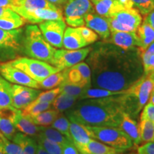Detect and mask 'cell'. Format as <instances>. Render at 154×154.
Here are the masks:
<instances>
[{
    "label": "cell",
    "mask_w": 154,
    "mask_h": 154,
    "mask_svg": "<svg viewBox=\"0 0 154 154\" xmlns=\"http://www.w3.org/2000/svg\"><path fill=\"white\" fill-rule=\"evenodd\" d=\"M87 44L77 28L66 27L63 38V47L66 49L76 50L82 49Z\"/></svg>",
    "instance_id": "44dd1931"
},
{
    "label": "cell",
    "mask_w": 154,
    "mask_h": 154,
    "mask_svg": "<svg viewBox=\"0 0 154 154\" xmlns=\"http://www.w3.org/2000/svg\"><path fill=\"white\" fill-rule=\"evenodd\" d=\"M51 103H52L51 102H38V103L32 102L27 106L22 109V113L24 116L32 118L38 115V113L51 109Z\"/></svg>",
    "instance_id": "d590c367"
},
{
    "label": "cell",
    "mask_w": 154,
    "mask_h": 154,
    "mask_svg": "<svg viewBox=\"0 0 154 154\" xmlns=\"http://www.w3.org/2000/svg\"><path fill=\"white\" fill-rule=\"evenodd\" d=\"M119 128H121L129 136L134 143V146L138 147V145L141 143L138 125L128 113L126 112L123 113Z\"/></svg>",
    "instance_id": "7402d4cb"
},
{
    "label": "cell",
    "mask_w": 154,
    "mask_h": 154,
    "mask_svg": "<svg viewBox=\"0 0 154 154\" xmlns=\"http://www.w3.org/2000/svg\"><path fill=\"white\" fill-rule=\"evenodd\" d=\"M38 28L47 42L55 48L63 47V38L66 24L63 19L49 20L40 23Z\"/></svg>",
    "instance_id": "9c48e42d"
},
{
    "label": "cell",
    "mask_w": 154,
    "mask_h": 154,
    "mask_svg": "<svg viewBox=\"0 0 154 154\" xmlns=\"http://www.w3.org/2000/svg\"><path fill=\"white\" fill-rule=\"evenodd\" d=\"M91 2L97 14L103 17H109L124 9L119 0H91Z\"/></svg>",
    "instance_id": "603a6c76"
},
{
    "label": "cell",
    "mask_w": 154,
    "mask_h": 154,
    "mask_svg": "<svg viewBox=\"0 0 154 154\" xmlns=\"http://www.w3.org/2000/svg\"><path fill=\"white\" fill-rule=\"evenodd\" d=\"M77 29L79 31L80 34H82V37L84 38V40H85L87 45L93 44L95 42L97 41L98 34H96L95 32H94L93 30H91V29L88 28L87 26H84L77 27Z\"/></svg>",
    "instance_id": "7bdbcfd3"
},
{
    "label": "cell",
    "mask_w": 154,
    "mask_h": 154,
    "mask_svg": "<svg viewBox=\"0 0 154 154\" xmlns=\"http://www.w3.org/2000/svg\"><path fill=\"white\" fill-rule=\"evenodd\" d=\"M149 102H151V103H152L153 104H154V88L151 91V96H150Z\"/></svg>",
    "instance_id": "6f0895ef"
},
{
    "label": "cell",
    "mask_w": 154,
    "mask_h": 154,
    "mask_svg": "<svg viewBox=\"0 0 154 154\" xmlns=\"http://www.w3.org/2000/svg\"><path fill=\"white\" fill-rule=\"evenodd\" d=\"M0 74L12 84L29 86L39 89L38 83L32 79L24 72L11 66L9 62L0 63Z\"/></svg>",
    "instance_id": "7c38bea8"
},
{
    "label": "cell",
    "mask_w": 154,
    "mask_h": 154,
    "mask_svg": "<svg viewBox=\"0 0 154 154\" xmlns=\"http://www.w3.org/2000/svg\"><path fill=\"white\" fill-rule=\"evenodd\" d=\"M62 71L64 82L83 88L91 86V73L88 63L82 61Z\"/></svg>",
    "instance_id": "8fae6325"
},
{
    "label": "cell",
    "mask_w": 154,
    "mask_h": 154,
    "mask_svg": "<svg viewBox=\"0 0 154 154\" xmlns=\"http://www.w3.org/2000/svg\"><path fill=\"white\" fill-rule=\"evenodd\" d=\"M138 128L141 143L154 141V122L148 119H140Z\"/></svg>",
    "instance_id": "d6a6232c"
},
{
    "label": "cell",
    "mask_w": 154,
    "mask_h": 154,
    "mask_svg": "<svg viewBox=\"0 0 154 154\" xmlns=\"http://www.w3.org/2000/svg\"><path fill=\"white\" fill-rule=\"evenodd\" d=\"M61 93L60 88L59 87H57L52 89L47 90V91L41 92L37 98L34 100V103H38V102H51L52 103L55 98Z\"/></svg>",
    "instance_id": "60d3db41"
},
{
    "label": "cell",
    "mask_w": 154,
    "mask_h": 154,
    "mask_svg": "<svg viewBox=\"0 0 154 154\" xmlns=\"http://www.w3.org/2000/svg\"><path fill=\"white\" fill-rule=\"evenodd\" d=\"M12 7L23 9L59 8L47 0H14Z\"/></svg>",
    "instance_id": "83f0119b"
},
{
    "label": "cell",
    "mask_w": 154,
    "mask_h": 154,
    "mask_svg": "<svg viewBox=\"0 0 154 154\" xmlns=\"http://www.w3.org/2000/svg\"><path fill=\"white\" fill-rule=\"evenodd\" d=\"M91 0H66L64 7L65 21L72 27H79L85 24L84 17L94 12Z\"/></svg>",
    "instance_id": "52a82bcc"
},
{
    "label": "cell",
    "mask_w": 154,
    "mask_h": 154,
    "mask_svg": "<svg viewBox=\"0 0 154 154\" xmlns=\"http://www.w3.org/2000/svg\"><path fill=\"white\" fill-rule=\"evenodd\" d=\"M11 9L24 18L25 21L32 24L42 23L49 20L63 19L62 11L59 8L23 9L11 7Z\"/></svg>",
    "instance_id": "30bf717a"
},
{
    "label": "cell",
    "mask_w": 154,
    "mask_h": 154,
    "mask_svg": "<svg viewBox=\"0 0 154 154\" xmlns=\"http://www.w3.org/2000/svg\"><path fill=\"white\" fill-rule=\"evenodd\" d=\"M111 42L121 49L129 50L139 47V38L136 32H111Z\"/></svg>",
    "instance_id": "ac0fdd59"
},
{
    "label": "cell",
    "mask_w": 154,
    "mask_h": 154,
    "mask_svg": "<svg viewBox=\"0 0 154 154\" xmlns=\"http://www.w3.org/2000/svg\"><path fill=\"white\" fill-rule=\"evenodd\" d=\"M64 81V74L63 71L51 74L50 76L44 79L43 81L38 82L40 88L49 90L57 88Z\"/></svg>",
    "instance_id": "e575fe53"
},
{
    "label": "cell",
    "mask_w": 154,
    "mask_h": 154,
    "mask_svg": "<svg viewBox=\"0 0 154 154\" xmlns=\"http://www.w3.org/2000/svg\"><path fill=\"white\" fill-rule=\"evenodd\" d=\"M134 7L143 15H146L154 10V0H131Z\"/></svg>",
    "instance_id": "ab89813d"
},
{
    "label": "cell",
    "mask_w": 154,
    "mask_h": 154,
    "mask_svg": "<svg viewBox=\"0 0 154 154\" xmlns=\"http://www.w3.org/2000/svg\"><path fill=\"white\" fill-rule=\"evenodd\" d=\"M14 0H0V7H12Z\"/></svg>",
    "instance_id": "f5cc1de1"
},
{
    "label": "cell",
    "mask_w": 154,
    "mask_h": 154,
    "mask_svg": "<svg viewBox=\"0 0 154 154\" xmlns=\"http://www.w3.org/2000/svg\"><path fill=\"white\" fill-rule=\"evenodd\" d=\"M61 154H80V153L73 141H69V143L62 146Z\"/></svg>",
    "instance_id": "7dc6e473"
},
{
    "label": "cell",
    "mask_w": 154,
    "mask_h": 154,
    "mask_svg": "<svg viewBox=\"0 0 154 154\" xmlns=\"http://www.w3.org/2000/svg\"><path fill=\"white\" fill-rule=\"evenodd\" d=\"M117 20L127 32H136L142 22V17L136 8L124 9L111 16Z\"/></svg>",
    "instance_id": "9a60e30c"
},
{
    "label": "cell",
    "mask_w": 154,
    "mask_h": 154,
    "mask_svg": "<svg viewBox=\"0 0 154 154\" xmlns=\"http://www.w3.org/2000/svg\"><path fill=\"white\" fill-rule=\"evenodd\" d=\"M36 141L38 145L42 146L46 151L49 154H61L62 153V146L52 140L43 137V136H36Z\"/></svg>",
    "instance_id": "8d00e7d4"
},
{
    "label": "cell",
    "mask_w": 154,
    "mask_h": 154,
    "mask_svg": "<svg viewBox=\"0 0 154 154\" xmlns=\"http://www.w3.org/2000/svg\"><path fill=\"white\" fill-rule=\"evenodd\" d=\"M88 55L91 86L124 91L143 75L140 53L136 48L125 50L116 46L100 44Z\"/></svg>",
    "instance_id": "6da1fadb"
},
{
    "label": "cell",
    "mask_w": 154,
    "mask_h": 154,
    "mask_svg": "<svg viewBox=\"0 0 154 154\" xmlns=\"http://www.w3.org/2000/svg\"><path fill=\"white\" fill-rule=\"evenodd\" d=\"M127 154H136V153H127Z\"/></svg>",
    "instance_id": "94428289"
},
{
    "label": "cell",
    "mask_w": 154,
    "mask_h": 154,
    "mask_svg": "<svg viewBox=\"0 0 154 154\" xmlns=\"http://www.w3.org/2000/svg\"><path fill=\"white\" fill-rule=\"evenodd\" d=\"M86 88L84 90L83 93L79 97V99H101V98L110 97V96H115L121 95L125 93V91H113L110 90L104 89L101 88Z\"/></svg>",
    "instance_id": "4316f807"
},
{
    "label": "cell",
    "mask_w": 154,
    "mask_h": 154,
    "mask_svg": "<svg viewBox=\"0 0 154 154\" xmlns=\"http://www.w3.org/2000/svg\"><path fill=\"white\" fill-rule=\"evenodd\" d=\"M17 109L9 106L0 109V132L9 140H12L16 134L14 118Z\"/></svg>",
    "instance_id": "2e32d148"
},
{
    "label": "cell",
    "mask_w": 154,
    "mask_h": 154,
    "mask_svg": "<svg viewBox=\"0 0 154 154\" xmlns=\"http://www.w3.org/2000/svg\"><path fill=\"white\" fill-rule=\"evenodd\" d=\"M0 154H7L5 149V146H4L2 140L0 138Z\"/></svg>",
    "instance_id": "9f6ffc18"
},
{
    "label": "cell",
    "mask_w": 154,
    "mask_h": 154,
    "mask_svg": "<svg viewBox=\"0 0 154 154\" xmlns=\"http://www.w3.org/2000/svg\"><path fill=\"white\" fill-rule=\"evenodd\" d=\"M17 14V13L13 11L10 7H0V17H13Z\"/></svg>",
    "instance_id": "681fc988"
},
{
    "label": "cell",
    "mask_w": 154,
    "mask_h": 154,
    "mask_svg": "<svg viewBox=\"0 0 154 154\" xmlns=\"http://www.w3.org/2000/svg\"><path fill=\"white\" fill-rule=\"evenodd\" d=\"M122 5L124 6V9H131L134 8V3L131 0H119Z\"/></svg>",
    "instance_id": "816d5d0a"
},
{
    "label": "cell",
    "mask_w": 154,
    "mask_h": 154,
    "mask_svg": "<svg viewBox=\"0 0 154 154\" xmlns=\"http://www.w3.org/2000/svg\"><path fill=\"white\" fill-rule=\"evenodd\" d=\"M69 126H70V121L65 116H58L56 120L51 124V127L57 130L61 134L66 136L67 138H71L70 131H69Z\"/></svg>",
    "instance_id": "74e56055"
},
{
    "label": "cell",
    "mask_w": 154,
    "mask_h": 154,
    "mask_svg": "<svg viewBox=\"0 0 154 154\" xmlns=\"http://www.w3.org/2000/svg\"><path fill=\"white\" fill-rule=\"evenodd\" d=\"M23 53L32 59L51 63L56 49L42 35L36 25H28L22 36Z\"/></svg>",
    "instance_id": "3957f363"
},
{
    "label": "cell",
    "mask_w": 154,
    "mask_h": 154,
    "mask_svg": "<svg viewBox=\"0 0 154 154\" xmlns=\"http://www.w3.org/2000/svg\"><path fill=\"white\" fill-rule=\"evenodd\" d=\"M154 82L149 75L143 74L121 95L125 112L136 116L149 101Z\"/></svg>",
    "instance_id": "277c9868"
},
{
    "label": "cell",
    "mask_w": 154,
    "mask_h": 154,
    "mask_svg": "<svg viewBox=\"0 0 154 154\" xmlns=\"http://www.w3.org/2000/svg\"><path fill=\"white\" fill-rule=\"evenodd\" d=\"M14 124L19 132L30 136H36L40 131V126L34 124L30 117L23 114L19 109H17L15 112Z\"/></svg>",
    "instance_id": "d6986e66"
},
{
    "label": "cell",
    "mask_w": 154,
    "mask_h": 154,
    "mask_svg": "<svg viewBox=\"0 0 154 154\" xmlns=\"http://www.w3.org/2000/svg\"><path fill=\"white\" fill-rule=\"evenodd\" d=\"M49 2L53 4V5L57 6L63 5V4L66 3V0H47Z\"/></svg>",
    "instance_id": "db71d44e"
},
{
    "label": "cell",
    "mask_w": 154,
    "mask_h": 154,
    "mask_svg": "<svg viewBox=\"0 0 154 154\" xmlns=\"http://www.w3.org/2000/svg\"><path fill=\"white\" fill-rule=\"evenodd\" d=\"M121 95L83 99L67 113L69 120L91 127H119L125 112Z\"/></svg>",
    "instance_id": "7a4b0ae2"
},
{
    "label": "cell",
    "mask_w": 154,
    "mask_h": 154,
    "mask_svg": "<svg viewBox=\"0 0 154 154\" xmlns=\"http://www.w3.org/2000/svg\"><path fill=\"white\" fill-rule=\"evenodd\" d=\"M76 148L79 152L88 154H119L121 152L93 138L85 145Z\"/></svg>",
    "instance_id": "cb8c5ba5"
},
{
    "label": "cell",
    "mask_w": 154,
    "mask_h": 154,
    "mask_svg": "<svg viewBox=\"0 0 154 154\" xmlns=\"http://www.w3.org/2000/svg\"><path fill=\"white\" fill-rule=\"evenodd\" d=\"M35 154H49L48 152H47L44 150L42 146H40L39 145L37 146V149H36V153Z\"/></svg>",
    "instance_id": "11a10c76"
},
{
    "label": "cell",
    "mask_w": 154,
    "mask_h": 154,
    "mask_svg": "<svg viewBox=\"0 0 154 154\" xmlns=\"http://www.w3.org/2000/svg\"><path fill=\"white\" fill-rule=\"evenodd\" d=\"M23 30L19 28L13 30L0 29V53L18 52L22 49Z\"/></svg>",
    "instance_id": "5bb4252c"
},
{
    "label": "cell",
    "mask_w": 154,
    "mask_h": 154,
    "mask_svg": "<svg viewBox=\"0 0 154 154\" xmlns=\"http://www.w3.org/2000/svg\"><path fill=\"white\" fill-rule=\"evenodd\" d=\"M11 66L20 69L38 83L51 74L60 72L59 69L45 61L29 57H19L9 62Z\"/></svg>",
    "instance_id": "8992f818"
},
{
    "label": "cell",
    "mask_w": 154,
    "mask_h": 154,
    "mask_svg": "<svg viewBox=\"0 0 154 154\" xmlns=\"http://www.w3.org/2000/svg\"><path fill=\"white\" fill-rule=\"evenodd\" d=\"M80 154H88L87 153H83V152H79Z\"/></svg>",
    "instance_id": "91938a15"
},
{
    "label": "cell",
    "mask_w": 154,
    "mask_h": 154,
    "mask_svg": "<svg viewBox=\"0 0 154 154\" xmlns=\"http://www.w3.org/2000/svg\"><path fill=\"white\" fill-rule=\"evenodd\" d=\"M137 154H154V141L147 142L138 146Z\"/></svg>",
    "instance_id": "f6af8a7d"
},
{
    "label": "cell",
    "mask_w": 154,
    "mask_h": 154,
    "mask_svg": "<svg viewBox=\"0 0 154 154\" xmlns=\"http://www.w3.org/2000/svg\"><path fill=\"white\" fill-rule=\"evenodd\" d=\"M143 74L150 75L154 73V54L151 55L145 62L142 63Z\"/></svg>",
    "instance_id": "bcb514c9"
},
{
    "label": "cell",
    "mask_w": 154,
    "mask_h": 154,
    "mask_svg": "<svg viewBox=\"0 0 154 154\" xmlns=\"http://www.w3.org/2000/svg\"><path fill=\"white\" fill-rule=\"evenodd\" d=\"M59 111H56L55 109H48L43 112L38 113V115L32 117V120L36 125L39 126H48L56 120V119L59 116Z\"/></svg>",
    "instance_id": "1f68e13d"
},
{
    "label": "cell",
    "mask_w": 154,
    "mask_h": 154,
    "mask_svg": "<svg viewBox=\"0 0 154 154\" xmlns=\"http://www.w3.org/2000/svg\"><path fill=\"white\" fill-rule=\"evenodd\" d=\"M88 127L93 139L99 140L121 152L134 146L131 138L119 127Z\"/></svg>",
    "instance_id": "5b68a950"
},
{
    "label": "cell",
    "mask_w": 154,
    "mask_h": 154,
    "mask_svg": "<svg viewBox=\"0 0 154 154\" xmlns=\"http://www.w3.org/2000/svg\"><path fill=\"white\" fill-rule=\"evenodd\" d=\"M12 84L0 74V109L11 106Z\"/></svg>",
    "instance_id": "f1b7e54d"
},
{
    "label": "cell",
    "mask_w": 154,
    "mask_h": 154,
    "mask_svg": "<svg viewBox=\"0 0 154 154\" xmlns=\"http://www.w3.org/2000/svg\"><path fill=\"white\" fill-rule=\"evenodd\" d=\"M0 138L2 140L7 154H22V151L20 146L13 142L12 140L6 138L5 136L1 134V132H0Z\"/></svg>",
    "instance_id": "b9f144b4"
},
{
    "label": "cell",
    "mask_w": 154,
    "mask_h": 154,
    "mask_svg": "<svg viewBox=\"0 0 154 154\" xmlns=\"http://www.w3.org/2000/svg\"><path fill=\"white\" fill-rule=\"evenodd\" d=\"M26 21L17 14L13 17H0V29L5 30H13L22 27Z\"/></svg>",
    "instance_id": "836d02e7"
},
{
    "label": "cell",
    "mask_w": 154,
    "mask_h": 154,
    "mask_svg": "<svg viewBox=\"0 0 154 154\" xmlns=\"http://www.w3.org/2000/svg\"><path fill=\"white\" fill-rule=\"evenodd\" d=\"M69 131L71 138L76 147L85 145L92 139L91 131L87 126L70 121Z\"/></svg>",
    "instance_id": "ffe728a7"
},
{
    "label": "cell",
    "mask_w": 154,
    "mask_h": 154,
    "mask_svg": "<svg viewBox=\"0 0 154 154\" xmlns=\"http://www.w3.org/2000/svg\"><path fill=\"white\" fill-rule=\"evenodd\" d=\"M149 76L151 77V79L154 82V73H153V74H150V75H149Z\"/></svg>",
    "instance_id": "680465c9"
},
{
    "label": "cell",
    "mask_w": 154,
    "mask_h": 154,
    "mask_svg": "<svg viewBox=\"0 0 154 154\" xmlns=\"http://www.w3.org/2000/svg\"><path fill=\"white\" fill-rule=\"evenodd\" d=\"M59 88H60L61 93L68 94L69 96H74L76 97L77 99H79V97L82 95L84 90L86 88L81 87V86H78L74 84H69L66 82H63L59 85Z\"/></svg>",
    "instance_id": "f35d334b"
},
{
    "label": "cell",
    "mask_w": 154,
    "mask_h": 154,
    "mask_svg": "<svg viewBox=\"0 0 154 154\" xmlns=\"http://www.w3.org/2000/svg\"><path fill=\"white\" fill-rule=\"evenodd\" d=\"M144 22L149 24L150 26H151L154 29V10L151 11V12L146 15Z\"/></svg>",
    "instance_id": "f907efd6"
},
{
    "label": "cell",
    "mask_w": 154,
    "mask_h": 154,
    "mask_svg": "<svg viewBox=\"0 0 154 154\" xmlns=\"http://www.w3.org/2000/svg\"><path fill=\"white\" fill-rule=\"evenodd\" d=\"M84 22L88 28L99 34L103 39H108L110 37V29L106 17L89 13L84 17Z\"/></svg>",
    "instance_id": "e0dca14e"
},
{
    "label": "cell",
    "mask_w": 154,
    "mask_h": 154,
    "mask_svg": "<svg viewBox=\"0 0 154 154\" xmlns=\"http://www.w3.org/2000/svg\"><path fill=\"white\" fill-rule=\"evenodd\" d=\"M38 88L12 84V103L11 106L22 110L34 101L41 93Z\"/></svg>",
    "instance_id": "4fadbf2b"
},
{
    "label": "cell",
    "mask_w": 154,
    "mask_h": 154,
    "mask_svg": "<svg viewBox=\"0 0 154 154\" xmlns=\"http://www.w3.org/2000/svg\"><path fill=\"white\" fill-rule=\"evenodd\" d=\"M91 51V47L76 50L56 49L50 64L57 67L60 71L64 70L84 61Z\"/></svg>",
    "instance_id": "ba28073f"
},
{
    "label": "cell",
    "mask_w": 154,
    "mask_h": 154,
    "mask_svg": "<svg viewBox=\"0 0 154 154\" xmlns=\"http://www.w3.org/2000/svg\"><path fill=\"white\" fill-rule=\"evenodd\" d=\"M136 32L140 42L138 50L139 52H141L154 42V29L149 24L143 22Z\"/></svg>",
    "instance_id": "484cf974"
},
{
    "label": "cell",
    "mask_w": 154,
    "mask_h": 154,
    "mask_svg": "<svg viewBox=\"0 0 154 154\" xmlns=\"http://www.w3.org/2000/svg\"><path fill=\"white\" fill-rule=\"evenodd\" d=\"M11 140L20 146L22 154H35L38 143L32 136L19 132L15 134Z\"/></svg>",
    "instance_id": "d4e9b609"
},
{
    "label": "cell",
    "mask_w": 154,
    "mask_h": 154,
    "mask_svg": "<svg viewBox=\"0 0 154 154\" xmlns=\"http://www.w3.org/2000/svg\"><path fill=\"white\" fill-rule=\"evenodd\" d=\"M38 135L52 140V141L57 143L61 146H63L65 144L69 143V141H72V139L67 138L66 136L53 128L52 127L40 126V131Z\"/></svg>",
    "instance_id": "f546056e"
},
{
    "label": "cell",
    "mask_w": 154,
    "mask_h": 154,
    "mask_svg": "<svg viewBox=\"0 0 154 154\" xmlns=\"http://www.w3.org/2000/svg\"><path fill=\"white\" fill-rule=\"evenodd\" d=\"M77 99H78L74 96L60 93L53 101L51 103V107L56 111H59V113L63 112L72 108Z\"/></svg>",
    "instance_id": "4dcf8cb0"
},
{
    "label": "cell",
    "mask_w": 154,
    "mask_h": 154,
    "mask_svg": "<svg viewBox=\"0 0 154 154\" xmlns=\"http://www.w3.org/2000/svg\"><path fill=\"white\" fill-rule=\"evenodd\" d=\"M140 119H148L154 122V104L149 102L144 106L140 113Z\"/></svg>",
    "instance_id": "ee69618b"
},
{
    "label": "cell",
    "mask_w": 154,
    "mask_h": 154,
    "mask_svg": "<svg viewBox=\"0 0 154 154\" xmlns=\"http://www.w3.org/2000/svg\"><path fill=\"white\" fill-rule=\"evenodd\" d=\"M139 53L140 59H141L142 63H143V62H145L151 55L154 54V42L153 43L150 44L149 47L146 48L145 50H143V51Z\"/></svg>",
    "instance_id": "c3c4849f"
}]
</instances>
